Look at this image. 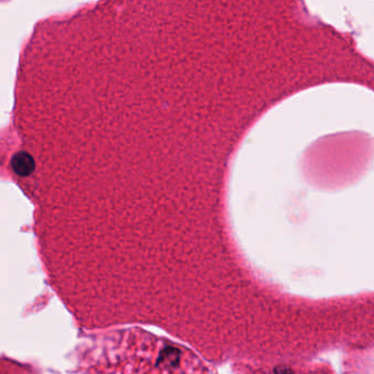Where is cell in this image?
Returning <instances> with one entry per match:
<instances>
[{
  "label": "cell",
  "mask_w": 374,
  "mask_h": 374,
  "mask_svg": "<svg viewBox=\"0 0 374 374\" xmlns=\"http://www.w3.org/2000/svg\"><path fill=\"white\" fill-rule=\"evenodd\" d=\"M13 169L15 173L19 176H27L32 173L33 168H35V163H33L32 158L30 157L25 153H19L13 157Z\"/></svg>",
  "instance_id": "1"
},
{
  "label": "cell",
  "mask_w": 374,
  "mask_h": 374,
  "mask_svg": "<svg viewBox=\"0 0 374 374\" xmlns=\"http://www.w3.org/2000/svg\"><path fill=\"white\" fill-rule=\"evenodd\" d=\"M178 360H179V352L176 349H171V348L166 349L160 357V361H163L164 365L168 366V367L175 366Z\"/></svg>",
  "instance_id": "2"
},
{
  "label": "cell",
  "mask_w": 374,
  "mask_h": 374,
  "mask_svg": "<svg viewBox=\"0 0 374 374\" xmlns=\"http://www.w3.org/2000/svg\"><path fill=\"white\" fill-rule=\"evenodd\" d=\"M275 374H293V372L289 368L278 367L275 370Z\"/></svg>",
  "instance_id": "3"
}]
</instances>
